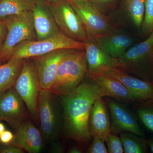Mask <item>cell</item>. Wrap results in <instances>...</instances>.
Segmentation results:
<instances>
[{
    "mask_svg": "<svg viewBox=\"0 0 153 153\" xmlns=\"http://www.w3.org/2000/svg\"><path fill=\"white\" fill-rule=\"evenodd\" d=\"M105 94L94 81L81 82L69 93L60 97L63 107V134L83 146L90 143L89 128L91 111L97 99Z\"/></svg>",
    "mask_w": 153,
    "mask_h": 153,
    "instance_id": "6da1fadb",
    "label": "cell"
},
{
    "mask_svg": "<svg viewBox=\"0 0 153 153\" xmlns=\"http://www.w3.org/2000/svg\"><path fill=\"white\" fill-rule=\"evenodd\" d=\"M87 73L85 51L74 49L62 58L49 91L57 96L67 94L82 82Z\"/></svg>",
    "mask_w": 153,
    "mask_h": 153,
    "instance_id": "7a4b0ae2",
    "label": "cell"
},
{
    "mask_svg": "<svg viewBox=\"0 0 153 153\" xmlns=\"http://www.w3.org/2000/svg\"><path fill=\"white\" fill-rule=\"evenodd\" d=\"M117 68L151 82L153 76V32L146 40L117 58Z\"/></svg>",
    "mask_w": 153,
    "mask_h": 153,
    "instance_id": "3957f363",
    "label": "cell"
},
{
    "mask_svg": "<svg viewBox=\"0 0 153 153\" xmlns=\"http://www.w3.org/2000/svg\"><path fill=\"white\" fill-rule=\"evenodd\" d=\"M56 95L41 89L38 97V120L44 143L51 144L58 139L63 130V117L60 114Z\"/></svg>",
    "mask_w": 153,
    "mask_h": 153,
    "instance_id": "277c9868",
    "label": "cell"
},
{
    "mask_svg": "<svg viewBox=\"0 0 153 153\" xmlns=\"http://www.w3.org/2000/svg\"><path fill=\"white\" fill-rule=\"evenodd\" d=\"M63 49L84 50V44L69 38L60 31L43 40L26 41L20 43L14 48L10 59L32 58Z\"/></svg>",
    "mask_w": 153,
    "mask_h": 153,
    "instance_id": "5b68a950",
    "label": "cell"
},
{
    "mask_svg": "<svg viewBox=\"0 0 153 153\" xmlns=\"http://www.w3.org/2000/svg\"><path fill=\"white\" fill-rule=\"evenodd\" d=\"M4 19L7 28V34L0 52V60L3 63L10 59L14 48L20 43L37 40L32 11Z\"/></svg>",
    "mask_w": 153,
    "mask_h": 153,
    "instance_id": "8992f818",
    "label": "cell"
},
{
    "mask_svg": "<svg viewBox=\"0 0 153 153\" xmlns=\"http://www.w3.org/2000/svg\"><path fill=\"white\" fill-rule=\"evenodd\" d=\"M82 22L88 37L98 38L114 32L110 19L88 0H68Z\"/></svg>",
    "mask_w": 153,
    "mask_h": 153,
    "instance_id": "52a82bcc",
    "label": "cell"
},
{
    "mask_svg": "<svg viewBox=\"0 0 153 153\" xmlns=\"http://www.w3.org/2000/svg\"><path fill=\"white\" fill-rule=\"evenodd\" d=\"M14 88L33 119L38 120L37 107L41 88L36 64L32 58L25 59Z\"/></svg>",
    "mask_w": 153,
    "mask_h": 153,
    "instance_id": "ba28073f",
    "label": "cell"
},
{
    "mask_svg": "<svg viewBox=\"0 0 153 153\" xmlns=\"http://www.w3.org/2000/svg\"><path fill=\"white\" fill-rule=\"evenodd\" d=\"M46 3L60 31L76 41L84 42L87 40L88 37L82 22L68 0Z\"/></svg>",
    "mask_w": 153,
    "mask_h": 153,
    "instance_id": "9c48e42d",
    "label": "cell"
},
{
    "mask_svg": "<svg viewBox=\"0 0 153 153\" xmlns=\"http://www.w3.org/2000/svg\"><path fill=\"white\" fill-rule=\"evenodd\" d=\"M93 74H103L120 81L130 91L135 101L153 100V85L151 82L137 78L115 67H102Z\"/></svg>",
    "mask_w": 153,
    "mask_h": 153,
    "instance_id": "30bf717a",
    "label": "cell"
},
{
    "mask_svg": "<svg viewBox=\"0 0 153 153\" xmlns=\"http://www.w3.org/2000/svg\"><path fill=\"white\" fill-rule=\"evenodd\" d=\"M25 103L14 87L0 94V120L16 128L27 120Z\"/></svg>",
    "mask_w": 153,
    "mask_h": 153,
    "instance_id": "8fae6325",
    "label": "cell"
},
{
    "mask_svg": "<svg viewBox=\"0 0 153 153\" xmlns=\"http://www.w3.org/2000/svg\"><path fill=\"white\" fill-rule=\"evenodd\" d=\"M73 50L59 49L32 58L36 64L41 89L50 90L55 81L60 61L65 55Z\"/></svg>",
    "mask_w": 153,
    "mask_h": 153,
    "instance_id": "7c38bea8",
    "label": "cell"
},
{
    "mask_svg": "<svg viewBox=\"0 0 153 153\" xmlns=\"http://www.w3.org/2000/svg\"><path fill=\"white\" fill-rule=\"evenodd\" d=\"M107 104L111 116L112 133L116 135L130 132L140 137L144 136L135 118L125 105L111 99L107 100Z\"/></svg>",
    "mask_w": 153,
    "mask_h": 153,
    "instance_id": "4fadbf2b",
    "label": "cell"
},
{
    "mask_svg": "<svg viewBox=\"0 0 153 153\" xmlns=\"http://www.w3.org/2000/svg\"><path fill=\"white\" fill-rule=\"evenodd\" d=\"M11 144L22 148L29 153L40 152L44 147V140L40 130L32 122L25 120L16 129Z\"/></svg>",
    "mask_w": 153,
    "mask_h": 153,
    "instance_id": "5bb4252c",
    "label": "cell"
},
{
    "mask_svg": "<svg viewBox=\"0 0 153 153\" xmlns=\"http://www.w3.org/2000/svg\"><path fill=\"white\" fill-rule=\"evenodd\" d=\"M84 44L87 75L96 73L104 67H117V60L102 48L96 38L88 37Z\"/></svg>",
    "mask_w": 153,
    "mask_h": 153,
    "instance_id": "9a60e30c",
    "label": "cell"
},
{
    "mask_svg": "<svg viewBox=\"0 0 153 153\" xmlns=\"http://www.w3.org/2000/svg\"><path fill=\"white\" fill-rule=\"evenodd\" d=\"M32 12L37 40L49 38L60 32L46 2L37 0Z\"/></svg>",
    "mask_w": 153,
    "mask_h": 153,
    "instance_id": "2e32d148",
    "label": "cell"
},
{
    "mask_svg": "<svg viewBox=\"0 0 153 153\" xmlns=\"http://www.w3.org/2000/svg\"><path fill=\"white\" fill-rule=\"evenodd\" d=\"M111 123L105 102L102 97L97 99L92 105L89 120L91 137H97L105 140L111 132Z\"/></svg>",
    "mask_w": 153,
    "mask_h": 153,
    "instance_id": "e0dca14e",
    "label": "cell"
},
{
    "mask_svg": "<svg viewBox=\"0 0 153 153\" xmlns=\"http://www.w3.org/2000/svg\"><path fill=\"white\" fill-rule=\"evenodd\" d=\"M88 76L101 88L105 96L123 101H135L130 91L117 79L103 74Z\"/></svg>",
    "mask_w": 153,
    "mask_h": 153,
    "instance_id": "ac0fdd59",
    "label": "cell"
},
{
    "mask_svg": "<svg viewBox=\"0 0 153 153\" xmlns=\"http://www.w3.org/2000/svg\"><path fill=\"white\" fill-rule=\"evenodd\" d=\"M102 48L113 58H119L131 47L132 39L129 36L113 32L103 37L96 38Z\"/></svg>",
    "mask_w": 153,
    "mask_h": 153,
    "instance_id": "d6986e66",
    "label": "cell"
},
{
    "mask_svg": "<svg viewBox=\"0 0 153 153\" xmlns=\"http://www.w3.org/2000/svg\"><path fill=\"white\" fill-rule=\"evenodd\" d=\"M25 60L10 58L0 65V94L14 87Z\"/></svg>",
    "mask_w": 153,
    "mask_h": 153,
    "instance_id": "ffe728a7",
    "label": "cell"
},
{
    "mask_svg": "<svg viewBox=\"0 0 153 153\" xmlns=\"http://www.w3.org/2000/svg\"><path fill=\"white\" fill-rule=\"evenodd\" d=\"M37 0H0V19L32 11Z\"/></svg>",
    "mask_w": 153,
    "mask_h": 153,
    "instance_id": "44dd1931",
    "label": "cell"
},
{
    "mask_svg": "<svg viewBox=\"0 0 153 153\" xmlns=\"http://www.w3.org/2000/svg\"><path fill=\"white\" fill-rule=\"evenodd\" d=\"M124 7L135 26L141 28L145 14L144 0H124Z\"/></svg>",
    "mask_w": 153,
    "mask_h": 153,
    "instance_id": "7402d4cb",
    "label": "cell"
},
{
    "mask_svg": "<svg viewBox=\"0 0 153 153\" xmlns=\"http://www.w3.org/2000/svg\"><path fill=\"white\" fill-rule=\"evenodd\" d=\"M120 134L123 146L124 153L146 152V142L140 137L130 132H122Z\"/></svg>",
    "mask_w": 153,
    "mask_h": 153,
    "instance_id": "603a6c76",
    "label": "cell"
},
{
    "mask_svg": "<svg viewBox=\"0 0 153 153\" xmlns=\"http://www.w3.org/2000/svg\"><path fill=\"white\" fill-rule=\"evenodd\" d=\"M145 14L141 28L145 34L153 32V0H144Z\"/></svg>",
    "mask_w": 153,
    "mask_h": 153,
    "instance_id": "cb8c5ba5",
    "label": "cell"
},
{
    "mask_svg": "<svg viewBox=\"0 0 153 153\" xmlns=\"http://www.w3.org/2000/svg\"><path fill=\"white\" fill-rule=\"evenodd\" d=\"M105 142L108 153H124L123 146L120 137L110 132Z\"/></svg>",
    "mask_w": 153,
    "mask_h": 153,
    "instance_id": "d4e9b609",
    "label": "cell"
},
{
    "mask_svg": "<svg viewBox=\"0 0 153 153\" xmlns=\"http://www.w3.org/2000/svg\"><path fill=\"white\" fill-rule=\"evenodd\" d=\"M137 114L146 127L153 132V108L144 107L138 110Z\"/></svg>",
    "mask_w": 153,
    "mask_h": 153,
    "instance_id": "484cf974",
    "label": "cell"
},
{
    "mask_svg": "<svg viewBox=\"0 0 153 153\" xmlns=\"http://www.w3.org/2000/svg\"><path fill=\"white\" fill-rule=\"evenodd\" d=\"M88 153H107V148L105 146V140L101 138L94 137L93 141L88 149Z\"/></svg>",
    "mask_w": 153,
    "mask_h": 153,
    "instance_id": "4316f807",
    "label": "cell"
},
{
    "mask_svg": "<svg viewBox=\"0 0 153 153\" xmlns=\"http://www.w3.org/2000/svg\"><path fill=\"white\" fill-rule=\"evenodd\" d=\"M98 7L102 12L113 7L117 0H88Z\"/></svg>",
    "mask_w": 153,
    "mask_h": 153,
    "instance_id": "83f0119b",
    "label": "cell"
},
{
    "mask_svg": "<svg viewBox=\"0 0 153 153\" xmlns=\"http://www.w3.org/2000/svg\"><path fill=\"white\" fill-rule=\"evenodd\" d=\"M7 34V28L5 20L0 19V52L2 49Z\"/></svg>",
    "mask_w": 153,
    "mask_h": 153,
    "instance_id": "f1b7e54d",
    "label": "cell"
},
{
    "mask_svg": "<svg viewBox=\"0 0 153 153\" xmlns=\"http://www.w3.org/2000/svg\"><path fill=\"white\" fill-rule=\"evenodd\" d=\"M24 152H25V151L22 148L13 145L1 144L0 148V153H23Z\"/></svg>",
    "mask_w": 153,
    "mask_h": 153,
    "instance_id": "f546056e",
    "label": "cell"
},
{
    "mask_svg": "<svg viewBox=\"0 0 153 153\" xmlns=\"http://www.w3.org/2000/svg\"><path fill=\"white\" fill-rule=\"evenodd\" d=\"M14 138V134L8 130H5L0 135V143L3 145H10Z\"/></svg>",
    "mask_w": 153,
    "mask_h": 153,
    "instance_id": "4dcf8cb0",
    "label": "cell"
},
{
    "mask_svg": "<svg viewBox=\"0 0 153 153\" xmlns=\"http://www.w3.org/2000/svg\"><path fill=\"white\" fill-rule=\"evenodd\" d=\"M49 152L53 153H62L65 151V147L63 143L58 140L51 143Z\"/></svg>",
    "mask_w": 153,
    "mask_h": 153,
    "instance_id": "1f68e13d",
    "label": "cell"
},
{
    "mask_svg": "<svg viewBox=\"0 0 153 153\" xmlns=\"http://www.w3.org/2000/svg\"><path fill=\"white\" fill-rule=\"evenodd\" d=\"M68 152L69 153H82V151L78 147L73 146L69 149Z\"/></svg>",
    "mask_w": 153,
    "mask_h": 153,
    "instance_id": "d6a6232c",
    "label": "cell"
},
{
    "mask_svg": "<svg viewBox=\"0 0 153 153\" xmlns=\"http://www.w3.org/2000/svg\"><path fill=\"white\" fill-rule=\"evenodd\" d=\"M5 130H6L5 126L0 121V135Z\"/></svg>",
    "mask_w": 153,
    "mask_h": 153,
    "instance_id": "836d02e7",
    "label": "cell"
},
{
    "mask_svg": "<svg viewBox=\"0 0 153 153\" xmlns=\"http://www.w3.org/2000/svg\"><path fill=\"white\" fill-rule=\"evenodd\" d=\"M149 145L151 152L153 153V139L149 141Z\"/></svg>",
    "mask_w": 153,
    "mask_h": 153,
    "instance_id": "e575fe53",
    "label": "cell"
},
{
    "mask_svg": "<svg viewBox=\"0 0 153 153\" xmlns=\"http://www.w3.org/2000/svg\"><path fill=\"white\" fill-rule=\"evenodd\" d=\"M44 1L46 2H51L54 1H56V0H43Z\"/></svg>",
    "mask_w": 153,
    "mask_h": 153,
    "instance_id": "d590c367",
    "label": "cell"
},
{
    "mask_svg": "<svg viewBox=\"0 0 153 153\" xmlns=\"http://www.w3.org/2000/svg\"><path fill=\"white\" fill-rule=\"evenodd\" d=\"M2 63H3L2 62V61H1V60H0V65H1V64Z\"/></svg>",
    "mask_w": 153,
    "mask_h": 153,
    "instance_id": "8d00e7d4",
    "label": "cell"
},
{
    "mask_svg": "<svg viewBox=\"0 0 153 153\" xmlns=\"http://www.w3.org/2000/svg\"><path fill=\"white\" fill-rule=\"evenodd\" d=\"M1 143H0V148H1Z\"/></svg>",
    "mask_w": 153,
    "mask_h": 153,
    "instance_id": "74e56055",
    "label": "cell"
},
{
    "mask_svg": "<svg viewBox=\"0 0 153 153\" xmlns=\"http://www.w3.org/2000/svg\"><path fill=\"white\" fill-rule=\"evenodd\" d=\"M0 121H1V120H0Z\"/></svg>",
    "mask_w": 153,
    "mask_h": 153,
    "instance_id": "f35d334b",
    "label": "cell"
}]
</instances>
